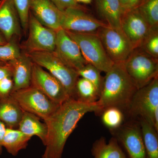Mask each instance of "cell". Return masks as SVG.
Wrapping results in <instances>:
<instances>
[{
  "label": "cell",
  "mask_w": 158,
  "mask_h": 158,
  "mask_svg": "<svg viewBox=\"0 0 158 158\" xmlns=\"http://www.w3.org/2000/svg\"><path fill=\"white\" fill-rule=\"evenodd\" d=\"M97 34L108 56L114 63H123L134 51L124 33L108 25L99 29Z\"/></svg>",
  "instance_id": "obj_8"
},
{
  "label": "cell",
  "mask_w": 158,
  "mask_h": 158,
  "mask_svg": "<svg viewBox=\"0 0 158 158\" xmlns=\"http://www.w3.org/2000/svg\"><path fill=\"white\" fill-rule=\"evenodd\" d=\"M28 27L29 36L25 45L27 53L55 50L56 31L43 25L31 11Z\"/></svg>",
  "instance_id": "obj_11"
},
{
  "label": "cell",
  "mask_w": 158,
  "mask_h": 158,
  "mask_svg": "<svg viewBox=\"0 0 158 158\" xmlns=\"http://www.w3.org/2000/svg\"><path fill=\"white\" fill-rule=\"evenodd\" d=\"M40 118L34 114L24 111L18 129L32 138L38 137L45 145L47 138V127L45 123L40 121Z\"/></svg>",
  "instance_id": "obj_20"
},
{
  "label": "cell",
  "mask_w": 158,
  "mask_h": 158,
  "mask_svg": "<svg viewBox=\"0 0 158 158\" xmlns=\"http://www.w3.org/2000/svg\"><path fill=\"white\" fill-rule=\"evenodd\" d=\"M94 158H127L116 138H112L107 143L104 138L97 140L92 145Z\"/></svg>",
  "instance_id": "obj_21"
},
{
  "label": "cell",
  "mask_w": 158,
  "mask_h": 158,
  "mask_svg": "<svg viewBox=\"0 0 158 158\" xmlns=\"http://www.w3.org/2000/svg\"><path fill=\"white\" fill-rule=\"evenodd\" d=\"M140 48L150 56L158 59V31H153Z\"/></svg>",
  "instance_id": "obj_30"
},
{
  "label": "cell",
  "mask_w": 158,
  "mask_h": 158,
  "mask_svg": "<svg viewBox=\"0 0 158 158\" xmlns=\"http://www.w3.org/2000/svg\"><path fill=\"white\" fill-rule=\"evenodd\" d=\"M7 42V40L0 35V45L5 44Z\"/></svg>",
  "instance_id": "obj_38"
},
{
  "label": "cell",
  "mask_w": 158,
  "mask_h": 158,
  "mask_svg": "<svg viewBox=\"0 0 158 158\" xmlns=\"http://www.w3.org/2000/svg\"><path fill=\"white\" fill-rule=\"evenodd\" d=\"M31 85L59 105L62 104L70 98L64 86L59 80L34 62L32 65Z\"/></svg>",
  "instance_id": "obj_9"
},
{
  "label": "cell",
  "mask_w": 158,
  "mask_h": 158,
  "mask_svg": "<svg viewBox=\"0 0 158 158\" xmlns=\"http://www.w3.org/2000/svg\"><path fill=\"white\" fill-rule=\"evenodd\" d=\"M31 138L18 129L6 128L3 138V147L11 155L16 156L21 150L26 149Z\"/></svg>",
  "instance_id": "obj_22"
},
{
  "label": "cell",
  "mask_w": 158,
  "mask_h": 158,
  "mask_svg": "<svg viewBox=\"0 0 158 158\" xmlns=\"http://www.w3.org/2000/svg\"><path fill=\"white\" fill-rule=\"evenodd\" d=\"M8 63L11 67L13 81L12 92L31 86L33 62L28 55H21Z\"/></svg>",
  "instance_id": "obj_17"
},
{
  "label": "cell",
  "mask_w": 158,
  "mask_h": 158,
  "mask_svg": "<svg viewBox=\"0 0 158 158\" xmlns=\"http://www.w3.org/2000/svg\"><path fill=\"white\" fill-rule=\"evenodd\" d=\"M107 24L85 12L82 8H70L62 11L61 28L80 33H95Z\"/></svg>",
  "instance_id": "obj_12"
},
{
  "label": "cell",
  "mask_w": 158,
  "mask_h": 158,
  "mask_svg": "<svg viewBox=\"0 0 158 158\" xmlns=\"http://www.w3.org/2000/svg\"><path fill=\"white\" fill-rule=\"evenodd\" d=\"M8 77H12V73L10 65L8 62L0 65V81Z\"/></svg>",
  "instance_id": "obj_33"
},
{
  "label": "cell",
  "mask_w": 158,
  "mask_h": 158,
  "mask_svg": "<svg viewBox=\"0 0 158 158\" xmlns=\"http://www.w3.org/2000/svg\"><path fill=\"white\" fill-rule=\"evenodd\" d=\"M57 8L62 11L70 8H82L75 0H50Z\"/></svg>",
  "instance_id": "obj_32"
},
{
  "label": "cell",
  "mask_w": 158,
  "mask_h": 158,
  "mask_svg": "<svg viewBox=\"0 0 158 158\" xmlns=\"http://www.w3.org/2000/svg\"><path fill=\"white\" fill-rule=\"evenodd\" d=\"M144 1H145V0H142V2L141 3H141H143V2H144Z\"/></svg>",
  "instance_id": "obj_40"
},
{
  "label": "cell",
  "mask_w": 158,
  "mask_h": 158,
  "mask_svg": "<svg viewBox=\"0 0 158 158\" xmlns=\"http://www.w3.org/2000/svg\"><path fill=\"white\" fill-rule=\"evenodd\" d=\"M66 31L78 45L82 56L87 63L100 71L107 73L114 63L108 56L97 33H80Z\"/></svg>",
  "instance_id": "obj_4"
},
{
  "label": "cell",
  "mask_w": 158,
  "mask_h": 158,
  "mask_svg": "<svg viewBox=\"0 0 158 158\" xmlns=\"http://www.w3.org/2000/svg\"><path fill=\"white\" fill-rule=\"evenodd\" d=\"M96 2L99 14L108 25L123 32L121 20L124 11L119 0H96Z\"/></svg>",
  "instance_id": "obj_18"
},
{
  "label": "cell",
  "mask_w": 158,
  "mask_h": 158,
  "mask_svg": "<svg viewBox=\"0 0 158 158\" xmlns=\"http://www.w3.org/2000/svg\"><path fill=\"white\" fill-rule=\"evenodd\" d=\"M119 1L124 11H126L128 7L130 0H119Z\"/></svg>",
  "instance_id": "obj_36"
},
{
  "label": "cell",
  "mask_w": 158,
  "mask_h": 158,
  "mask_svg": "<svg viewBox=\"0 0 158 158\" xmlns=\"http://www.w3.org/2000/svg\"><path fill=\"white\" fill-rule=\"evenodd\" d=\"M142 0H130L127 10L137 8L142 2Z\"/></svg>",
  "instance_id": "obj_35"
},
{
  "label": "cell",
  "mask_w": 158,
  "mask_h": 158,
  "mask_svg": "<svg viewBox=\"0 0 158 158\" xmlns=\"http://www.w3.org/2000/svg\"><path fill=\"white\" fill-rule=\"evenodd\" d=\"M121 27L134 49L141 48L153 31L138 8L129 9L123 12L121 18Z\"/></svg>",
  "instance_id": "obj_10"
},
{
  "label": "cell",
  "mask_w": 158,
  "mask_h": 158,
  "mask_svg": "<svg viewBox=\"0 0 158 158\" xmlns=\"http://www.w3.org/2000/svg\"><path fill=\"white\" fill-rule=\"evenodd\" d=\"M13 88V81L11 77H8L0 81V97L9 96Z\"/></svg>",
  "instance_id": "obj_31"
},
{
  "label": "cell",
  "mask_w": 158,
  "mask_h": 158,
  "mask_svg": "<svg viewBox=\"0 0 158 158\" xmlns=\"http://www.w3.org/2000/svg\"><path fill=\"white\" fill-rule=\"evenodd\" d=\"M17 10L18 14L23 29L27 30L28 27L29 15L31 0H12Z\"/></svg>",
  "instance_id": "obj_29"
},
{
  "label": "cell",
  "mask_w": 158,
  "mask_h": 158,
  "mask_svg": "<svg viewBox=\"0 0 158 158\" xmlns=\"http://www.w3.org/2000/svg\"><path fill=\"white\" fill-rule=\"evenodd\" d=\"M54 52L65 64L77 71L88 63L77 43L62 29L56 31Z\"/></svg>",
  "instance_id": "obj_13"
},
{
  "label": "cell",
  "mask_w": 158,
  "mask_h": 158,
  "mask_svg": "<svg viewBox=\"0 0 158 158\" xmlns=\"http://www.w3.org/2000/svg\"><path fill=\"white\" fill-rule=\"evenodd\" d=\"M124 68L123 63H114L106 73L98 103L102 113L111 107L128 109L137 90Z\"/></svg>",
  "instance_id": "obj_2"
},
{
  "label": "cell",
  "mask_w": 158,
  "mask_h": 158,
  "mask_svg": "<svg viewBox=\"0 0 158 158\" xmlns=\"http://www.w3.org/2000/svg\"><path fill=\"white\" fill-rule=\"evenodd\" d=\"M34 63L48 71L64 86L70 98H75L76 85L79 78L77 71L71 68L53 52L27 53Z\"/></svg>",
  "instance_id": "obj_3"
},
{
  "label": "cell",
  "mask_w": 158,
  "mask_h": 158,
  "mask_svg": "<svg viewBox=\"0 0 158 158\" xmlns=\"http://www.w3.org/2000/svg\"><path fill=\"white\" fill-rule=\"evenodd\" d=\"M77 3H84L85 4H89L91 3L92 0H75Z\"/></svg>",
  "instance_id": "obj_37"
},
{
  "label": "cell",
  "mask_w": 158,
  "mask_h": 158,
  "mask_svg": "<svg viewBox=\"0 0 158 158\" xmlns=\"http://www.w3.org/2000/svg\"><path fill=\"white\" fill-rule=\"evenodd\" d=\"M99 97L96 87L90 81L80 78L77 81L75 99L86 103H93L98 100Z\"/></svg>",
  "instance_id": "obj_24"
},
{
  "label": "cell",
  "mask_w": 158,
  "mask_h": 158,
  "mask_svg": "<svg viewBox=\"0 0 158 158\" xmlns=\"http://www.w3.org/2000/svg\"><path fill=\"white\" fill-rule=\"evenodd\" d=\"M123 64L137 89L144 87L158 77V59L140 48L135 49Z\"/></svg>",
  "instance_id": "obj_5"
},
{
  "label": "cell",
  "mask_w": 158,
  "mask_h": 158,
  "mask_svg": "<svg viewBox=\"0 0 158 158\" xmlns=\"http://www.w3.org/2000/svg\"><path fill=\"white\" fill-rule=\"evenodd\" d=\"M100 71L91 64L87 63L84 67L77 71L79 77L90 81L96 87L100 95L104 78L100 74Z\"/></svg>",
  "instance_id": "obj_27"
},
{
  "label": "cell",
  "mask_w": 158,
  "mask_h": 158,
  "mask_svg": "<svg viewBox=\"0 0 158 158\" xmlns=\"http://www.w3.org/2000/svg\"><path fill=\"white\" fill-rule=\"evenodd\" d=\"M30 11L43 25L56 31L62 29V11L50 0H31Z\"/></svg>",
  "instance_id": "obj_14"
},
{
  "label": "cell",
  "mask_w": 158,
  "mask_h": 158,
  "mask_svg": "<svg viewBox=\"0 0 158 158\" xmlns=\"http://www.w3.org/2000/svg\"><path fill=\"white\" fill-rule=\"evenodd\" d=\"M6 62H2V61H0V65H4V64H6Z\"/></svg>",
  "instance_id": "obj_39"
},
{
  "label": "cell",
  "mask_w": 158,
  "mask_h": 158,
  "mask_svg": "<svg viewBox=\"0 0 158 158\" xmlns=\"http://www.w3.org/2000/svg\"><path fill=\"white\" fill-rule=\"evenodd\" d=\"M10 95L23 111L34 114L44 121L53 114L60 105L31 85L12 92Z\"/></svg>",
  "instance_id": "obj_6"
},
{
  "label": "cell",
  "mask_w": 158,
  "mask_h": 158,
  "mask_svg": "<svg viewBox=\"0 0 158 158\" xmlns=\"http://www.w3.org/2000/svg\"><path fill=\"white\" fill-rule=\"evenodd\" d=\"M137 8L153 31H158V0H145Z\"/></svg>",
  "instance_id": "obj_25"
},
{
  "label": "cell",
  "mask_w": 158,
  "mask_h": 158,
  "mask_svg": "<svg viewBox=\"0 0 158 158\" xmlns=\"http://www.w3.org/2000/svg\"><path fill=\"white\" fill-rule=\"evenodd\" d=\"M128 109L131 114L140 116L154 127L155 116L158 114V76L137 90Z\"/></svg>",
  "instance_id": "obj_7"
},
{
  "label": "cell",
  "mask_w": 158,
  "mask_h": 158,
  "mask_svg": "<svg viewBox=\"0 0 158 158\" xmlns=\"http://www.w3.org/2000/svg\"><path fill=\"white\" fill-rule=\"evenodd\" d=\"M140 128L147 158H158V132L152 125L141 118Z\"/></svg>",
  "instance_id": "obj_23"
},
{
  "label": "cell",
  "mask_w": 158,
  "mask_h": 158,
  "mask_svg": "<svg viewBox=\"0 0 158 158\" xmlns=\"http://www.w3.org/2000/svg\"><path fill=\"white\" fill-rule=\"evenodd\" d=\"M6 127L2 121H0V156L2 155L3 150L2 142L3 138L6 133Z\"/></svg>",
  "instance_id": "obj_34"
},
{
  "label": "cell",
  "mask_w": 158,
  "mask_h": 158,
  "mask_svg": "<svg viewBox=\"0 0 158 158\" xmlns=\"http://www.w3.org/2000/svg\"><path fill=\"white\" fill-rule=\"evenodd\" d=\"M19 17L12 0L0 1V31L7 42L19 33Z\"/></svg>",
  "instance_id": "obj_16"
},
{
  "label": "cell",
  "mask_w": 158,
  "mask_h": 158,
  "mask_svg": "<svg viewBox=\"0 0 158 158\" xmlns=\"http://www.w3.org/2000/svg\"><path fill=\"white\" fill-rule=\"evenodd\" d=\"M23 111L11 96L0 97V121L9 128L18 129Z\"/></svg>",
  "instance_id": "obj_19"
},
{
  "label": "cell",
  "mask_w": 158,
  "mask_h": 158,
  "mask_svg": "<svg viewBox=\"0 0 158 158\" xmlns=\"http://www.w3.org/2000/svg\"><path fill=\"white\" fill-rule=\"evenodd\" d=\"M117 136L130 158H147L140 127L126 126L120 129Z\"/></svg>",
  "instance_id": "obj_15"
},
{
  "label": "cell",
  "mask_w": 158,
  "mask_h": 158,
  "mask_svg": "<svg viewBox=\"0 0 158 158\" xmlns=\"http://www.w3.org/2000/svg\"><path fill=\"white\" fill-rule=\"evenodd\" d=\"M102 113L97 102H84L69 98L44 120L47 127L46 149L42 158H61L65 143L77 125L86 113Z\"/></svg>",
  "instance_id": "obj_1"
},
{
  "label": "cell",
  "mask_w": 158,
  "mask_h": 158,
  "mask_svg": "<svg viewBox=\"0 0 158 158\" xmlns=\"http://www.w3.org/2000/svg\"><path fill=\"white\" fill-rule=\"evenodd\" d=\"M21 55L18 46L11 40L5 44L0 45V61L2 62H11Z\"/></svg>",
  "instance_id": "obj_28"
},
{
  "label": "cell",
  "mask_w": 158,
  "mask_h": 158,
  "mask_svg": "<svg viewBox=\"0 0 158 158\" xmlns=\"http://www.w3.org/2000/svg\"><path fill=\"white\" fill-rule=\"evenodd\" d=\"M102 113V121L106 127L115 129L121 126L123 121V115L120 109L111 107L105 109Z\"/></svg>",
  "instance_id": "obj_26"
}]
</instances>
